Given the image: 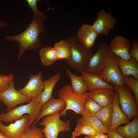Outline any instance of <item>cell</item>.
Here are the masks:
<instances>
[{"instance_id":"obj_1","label":"cell","mask_w":138,"mask_h":138,"mask_svg":"<svg viewBox=\"0 0 138 138\" xmlns=\"http://www.w3.org/2000/svg\"><path fill=\"white\" fill-rule=\"evenodd\" d=\"M44 19L33 16L30 23L22 33L17 35L5 37L6 40L19 43L18 60L26 50H35L41 47V41L38 36L44 30L43 21Z\"/></svg>"},{"instance_id":"obj_2","label":"cell","mask_w":138,"mask_h":138,"mask_svg":"<svg viewBox=\"0 0 138 138\" xmlns=\"http://www.w3.org/2000/svg\"><path fill=\"white\" fill-rule=\"evenodd\" d=\"M69 44L71 50L70 57L65 60L71 68L80 73L85 71L93 54L91 49L85 47L76 36L70 37L65 40Z\"/></svg>"},{"instance_id":"obj_3","label":"cell","mask_w":138,"mask_h":138,"mask_svg":"<svg viewBox=\"0 0 138 138\" xmlns=\"http://www.w3.org/2000/svg\"><path fill=\"white\" fill-rule=\"evenodd\" d=\"M41 111L39 100L33 98L26 104L16 107L6 113L1 114L0 120L6 123H12L21 119L25 114H28L30 116L29 126L38 118Z\"/></svg>"},{"instance_id":"obj_4","label":"cell","mask_w":138,"mask_h":138,"mask_svg":"<svg viewBox=\"0 0 138 138\" xmlns=\"http://www.w3.org/2000/svg\"><path fill=\"white\" fill-rule=\"evenodd\" d=\"M58 96L66 104L65 108L60 113L62 117L65 116L68 110H72L77 114H81L85 102L88 97L87 92L83 94L76 93L73 91L69 84L64 85L59 91Z\"/></svg>"},{"instance_id":"obj_5","label":"cell","mask_w":138,"mask_h":138,"mask_svg":"<svg viewBox=\"0 0 138 138\" xmlns=\"http://www.w3.org/2000/svg\"><path fill=\"white\" fill-rule=\"evenodd\" d=\"M60 113L58 112L47 116L39 123V125L44 126L41 130L46 138H57L60 132H67L70 129V123L61 120Z\"/></svg>"},{"instance_id":"obj_6","label":"cell","mask_w":138,"mask_h":138,"mask_svg":"<svg viewBox=\"0 0 138 138\" xmlns=\"http://www.w3.org/2000/svg\"><path fill=\"white\" fill-rule=\"evenodd\" d=\"M114 90L118 94V102L121 110L129 119L138 117V105L129 87L124 84L121 86L115 87Z\"/></svg>"},{"instance_id":"obj_7","label":"cell","mask_w":138,"mask_h":138,"mask_svg":"<svg viewBox=\"0 0 138 138\" xmlns=\"http://www.w3.org/2000/svg\"><path fill=\"white\" fill-rule=\"evenodd\" d=\"M118 61V56L111 52L104 69L99 76L104 81L114 87L121 86L124 84Z\"/></svg>"},{"instance_id":"obj_8","label":"cell","mask_w":138,"mask_h":138,"mask_svg":"<svg viewBox=\"0 0 138 138\" xmlns=\"http://www.w3.org/2000/svg\"><path fill=\"white\" fill-rule=\"evenodd\" d=\"M111 52L107 43L104 42L100 43L96 52L90 59L85 72L99 76L104 69Z\"/></svg>"},{"instance_id":"obj_9","label":"cell","mask_w":138,"mask_h":138,"mask_svg":"<svg viewBox=\"0 0 138 138\" xmlns=\"http://www.w3.org/2000/svg\"><path fill=\"white\" fill-rule=\"evenodd\" d=\"M15 81L13 79L9 83V86L5 91L0 93L2 102L7 107V112L12 110L18 105L29 103L32 99L19 93L15 88Z\"/></svg>"},{"instance_id":"obj_10","label":"cell","mask_w":138,"mask_h":138,"mask_svg":"<svg viewBox=\"0 0 138 138\" xmlns=\"http://www.w3.org/2000/svg\"><path fill=\"white\" fill-rule=\"evenodd\" d=\"M117 21L111 12H107L102 8L98 12L92 26L98 35L107 36L110 30L115 28Z\"/></svg>"},{"instance_id":"obj_11","label":"cell","mask_w":138,"mask_h":138,"mask_svg":"<svg viewBox=\"0 0 138 138\" xmlns=\"http://www.w3.org/2000/svg\"><path fill=\"white\" fill-rule=\"evenodd\" d=\"M30 119V115L26 114L8 126L3 124L0 120V131L8 138H20L27 132Z\"/></svg>"},{"instance_id":"obj_12","label":"cell","mask_w":138,"mask_h":138,"mask_svg":"<svg viewBox=\"0 0 138 138\" xmlns=\"http://www.w3.org/2000/svg\"><path fill=\"white\" fill-rule=\"evenodd\" d=\"M43 81L42 72L40 71L36 75L31 74L27 84L18 91L31 99H38L43 89Z\"/></svg>"},{"instance_id":"obj_13","label":"cell","mask_w":138,"mask_h":138,"mask_svg":"<svg viewBox=\"0 0 138 138\" xmlns=\"http://www.w3.org/2000/svg\"><path fill=\"white\" fill-rule=\"evenodd\" d=\"M131 42L127 38L121 36H115L112 40L109 47L111 52L123 59L131 58L129 54Z\"/></svg>"},{"instance_id":"obj_14","label":"cell","mask_w":138,"mask_h":138,"mask_svg":"<svg viewBox=\"0 0 138 138\" xmlns=\"http://www.w3.org/2000/svg\"><path fill=\"white\" fill-rule=\"evenodd\" d=\"M98 35L92 25L84 23L78 29L76 37L85 47L90 49L94 45Z\"/></svg>"},{"instance_id":"obj_15","label":"cell","mask_w":138,"mask_h":138,"mask_svg":"<svg viewBox=\"0 0 138 138\" xmlns=\"http://www.w3.org/2000/svg\"><path fill=\"white\" fill-rule=\"evenodd\" d=\"M65 107V103L63 100L52 97L41 106L40 113L32 126H35L39 120L44 116L51 115L58 112H60Z\"/></svg>"},{"instance_id":"obj_16","label":"cell","mask_w":138,"mask_h":138,"mask_svg":"<svg viewBox=\"0 0 138 138\" xmlns=\"http://www.w3.org/2000/svg\"><path fill=\"white\" fill-rule=\"evenodd\" d=\"M114 90L104 88L90 91L87 92L88 97L102 107L112 101L114 95Z\"/></svg>"},{"instance_id":"obj_17","label":"cell","mask_w":138,"mask_h":138,"mask_svg":"<svg viewBox=\"0 0 138 138\" xmlns=\"http://www.w3.org/2000/svg\"><path fill=\"white\" fill-rule=\"evenodd\" d=\"M112 103V124L109 131L116 130L118 126L123 124H127L129 122L130 120L120 108L118 101V95L115 91Z\"/></svg>"},{"instance_id":"obj_18","label":"cell","mask_w":138,"mask_h":138,"mask_svg":"<svg viewBox=\"0 0 138 138\" xmlns=\"http://www.w3.org/2000/svg\"><path fill=\"white\" fill-rule=\"evenodd\" d=\"M61 76L60 73H57L44 81L43 89L38 99L41 107L52 97V95L53 89L56 84L60 80Z\"/></svg>"},{"instance_id":"obj_19","label":"cell","mask_w":138,"mask_h":138,"mask_svg":"<svg viewBox=\"0 0 138 138\" xmlns=\"http://www.w3.org/2000/svg\"><path fill=\"white\" fill-rule=\"evenodd\" d=\"M81 76L86 83L90 91L104 88H111L114 90L115 87L104 81L99 76L83 72Z\"/></svg>"},{"instance_id":"obj_20","label":"cell","mask_w":138,"mask_h":138,"mask_svg":"<svg viewBox=\"0 0 138 138\" xmlns=\"http://www.w3.org/2000/svg\"><path fill=\"white\" fill-rule=\"evenodd\" d=\"M118 57L119 65L122 76L131 75L138 79V62L132 58L125 60Z\"/></svg>"},{"instance_id":"obj_21","label":"cell","mask_w":138,"mask_h":138,"mask_svg":"<svg viewBox=\"0 0 138 138\" xmlns=\"http://www.w3.org/2000/svg\"><path fill=\"white\" fill-rule=\"evenodd\" d=\"M116 130L125 138H138V117H134L132 121L124 126H118Z\"/></svg>"},{"instance_id":"obj_22","label":"cell","mask_w":138,"mask_h":138,"mask_svg":"<svg viewBox=\"0 0 138 138\" xmlns=\"http://www.w3.org/2000/svg\"><path fill=\"white\" fill-rule=\"evenodd\" d=\"M67 75L70 78L71 87L74 92L78 94H83L88 90L87 84L81 76L73 74L69 70H66Z\"/></svg>"},{"instance_id":"obj_23","label":"cell","mask_w":138,"mask_h":138,"mask_svg":"<svg viewBox=\"0 0 138 138\" xmlns=\"http://www.w3.org/2000/svg\"><path fill=\"white\" fill-rule=\"evenodd\" d=\"M39 55L41 63L45 66L51 65L58 60L54 47L50 46L41 48Z\"/></svg>"},{"instance_id":"obj_24","label":"cell","mask_w":138,"mask_h":138,"mask_svg":"<svg viewBox=\"0 0 138 138\" xmlns=\"http://www.w3.org/2000/svg\"><path fill=\"white\" fill-rule=\"evenodd\" d=\"M112 101L103 107L95 116L102 122L103 125L109 131L110 129L112 124Z\"/></svg>"},{"instance_id":"obj_25","label":"cell","mask_w":138,"mask_h":138,"mask_svg":"<svg viewBox=\"0 0 138 138\" xmlns=\"http://www.w3.org/2000/svg\"><path fill=\"white\" fill-rule=\"evenodd\" d=\"M77 121L78 123L91 126L100 133L105 134L108 133L109 131L102 122L95 116H82L79 118Z\"/></svg>"},{"instance_id":"obj_26","label":"cell","mask_w":138,"mask_h":138,"mask_svg":"<svg viewBox=\"0 0 138 138\" xmlns=\"http://www.w3.org/2000/svg\"><path fill=\"white\" fill-rule=\"evenodd\" d=\"M103 107L95 100L88 97L85 102L83 111L81 114L84 117L95 116Z\"/></svg>"},{"instance_id":"obj_27","label":"cell","mask_w":138,"mask_h":138,"mask_svg":"<svg viewBox=\"0 0 138 138\" xmlns=\"http://www.w3.org/2000/svg\"><path fill=\"white\" fill-rule=\"evenodd\" d=\"M55 49L58 60L68 59L71 54L70 46L65 40H62L56 42L53 47Z\"/></svg>"},{"instance_id":"obj_28","label":"cell","mask_w":138,"mask_h":138,"mask_svg":"<svg viewBox=\"0 0 138 138\" xmlns=\"http://www.w3.org/2000/svg\"><path fill=\"white\" fill-rule=\"evenodd\" d=\"M98 133L96 130L91 126L77 123L70 138H76L81 134L90 136Z\"/></svg>"},{"instance_id":"obj_29","label":"cell","mask_w":138,"mask_h":138,"mask_svg":"<svg viewBox=\"0 0 138 138\" xmlns=\"http://www.w3.org/2000/svg\"><path fill=\"white\" fill-rule=\"evenodd\" d=\"M122 80L124 84L131 89L134 94V97L138 105V79L131 75L122 76Z\"/></svg>"},{"instance_id":"obj_30","label":"cell","mask_w":138,"mask_h":138,"mask_svg":"<svg viewBox=\"0 0 138 138\" xmlns=\"http://www.w3.org/2000/svg\"><path fill=\"white\" fill-rule=\"evenodd\" d=\"M44 137L41 128L30 126L26 132L20 138H43Z\"/></svg>"},{"instance_id":"obj_31","label":"cell","mask_w":138,"mask_h":138,"mask_svg":"<svg viewBox=\"0 0 138 138\" xmlns=\"http://www.w3.org/2000/svg\"><path fill=\"white\" fill-rule=\"evenodd\" d=\"M29 6L32 10L33 14V16L36 17L44 18L46 19L47 18L46 15L45 13L48 9H45L44 11L42 12L39 10L37 6V4L38 2L40 1L39 0H26Z\"/></svg>"},{"instance_id":"obj_32","label":"cell","mask_w":138,"mask_h":138,"mask_svg":"<svg viewBox=\"0 0 138 138\" xmlns=\"http://www.w3.org/2000/svg\"><path fill=\"white\" fill-rule=\"evenodd\" d=\"M14 76V75L11 74L0 77V93L5 91L8 88L9 83L13 78Z\"/></svg>"},{"instance_id":"obj_33","label":"cell","mask_w":138,"mask_h":138,"mask_svg":"<svg viewBox=\"0 0 138 138\" xmlns=\"http://www.w3.org/2000/svg\"><path fill=\"white\" fill-rule=\"evenodd\" d=\"M131 48L129 50L130 57L138 62V40L135 39L131 42Z\"/></svg>"},{"instance_id":"obj_34","label":"cell","mask_w":138,"mask_h":138,"mask_svg":"<svg viewBox=\"0 0 138 138\" xmlns=\"http://www.w3.org/2000/svg\"><path fill=\"white\" fill-rule=\"evenodd\" d=\"M107 133L108 138H125L119 134L116 130L109 131Z\"/></svg>"},{"instance_id":"obj_35","label":"cell","mask_w":138,"mask_h":138,"mask_svg":"<svg viewBox=\"0 0 138 138\" xmlns=\"http://www.w3.org/2000/svg\"><path fill=\"white\" fill-rule=\"evenodd\" d=\"M84 138H108V135L101 133H97L94 135L90 136H87Z\"/></svg>"},{"instance_id":"obj_36","label":"cell","mask_w":138,"mask_h":138,"mask_svg":"<svg viewBox=\"0 0 138 138\" xmlns=\"http://www.w3.org/2000/svg\"><path fill=\"white\" fill-rule=\"evenodd\" d=\"M7 25L6 23L3 20H0V29L3 27H5Z\"/></svg>"},{"instance_id":"obj_37","label":"cell","mask_w":138,"mask_h":138,"mask_svg":"<svg viewBox=\"0 0 138 138\" xmlns=\"http://www.w3.org/2000/svg\"><path fill=\"white\" fill-rule=\"evenodd\" d=\"M0 138H8L1 131H0Z\"/></svg>"},{"instance_id":"obj_38","label":"cell","mask_w":138,"mask_h":138,"mask_svg":"<svg viewBox=\"0 0 138 138\" xmlns=\"http://www.w3.org/2000/svg\"><path fill=\"white\" fill-rule=\"evenodd\" d=\"M4 76H5L4 75H2V74H0V77H3Z\"/></svg>"},{"instance_id":"obj_39","label":"cell","mask_w":138,"mask_h":138,"mask_svg":"<svg viewBox=\"0 0 138 138\" xmlns=\"http://www.w3.org/2000/svg\"><path fill=\"white\" fill-rule=\"evenodd\" d=\"M0 101H2V98H1V97H0Z\"/></svg>"}]
</instances>
